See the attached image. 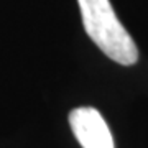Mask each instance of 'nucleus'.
Returning a JSON list of instances; mask_svg holds the SVG:
<instances>
[{"label":"nucleus","instance_id":"obj_1","mask_svg":"<svg viewBox=\"0 0 148 148\" xmlns=\"http://www.w3.org/2000/svg\"><path fill=\"white\" fill-rule=\"evenodd\" d=\"M86 33L102 53L123 66L138 59V49L132 36L117 18L109 0H77Z\"/></svg>","mask_w":148,"mask_h":148},{"label":"nucleus","instance_id":"obj_2","mask_svg":"<svg viewBox=\"0 0 148 148\" xmlns=\"http://www.w3.org/2000/svg\"><path fill=\"white\" fill-rule=\"evenodd\" d=\"M69 125L82 148H115L107 122L94 107H79L69 114Z\"/></svg>","mask_w":148,"mask_h":148}]
</instances>
